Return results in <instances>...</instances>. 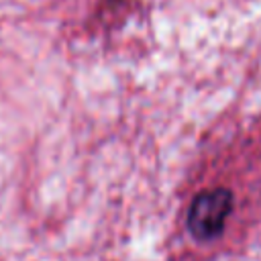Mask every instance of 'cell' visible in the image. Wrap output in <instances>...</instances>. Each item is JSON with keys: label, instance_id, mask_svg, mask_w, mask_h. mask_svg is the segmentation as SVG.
I'll return each mask as SVG.
<instances>
[{"label": "cell", "instance_id": "1", "mask_svg": "<svg viewBox=\"0 0 261 261\" xmlns=\"http://www.w3.org/2000/svg\"><path fill=\"white\" fill-rule=\"evenodd\" d=\"M232 212V192L226 188H214L198 194L188 210V230L198 241L216 239Z\"/></svg>", "mask_w": 261, "mask_h": 261}]
</instances>
